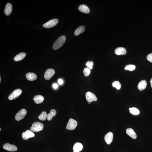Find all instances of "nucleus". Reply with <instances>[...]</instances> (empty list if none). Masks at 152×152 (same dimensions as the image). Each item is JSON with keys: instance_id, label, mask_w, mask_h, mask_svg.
I'll use <instances>...</instances> for the list:
<instances>
[{"instance_id": "7c9ffc66", "label": "nucleus", "mask_w": 152, "mask_h": 152, "mask_svg": "<svg viewBox=\"0 0 152 152\" xmlns=\"http://www.w3.org/2000/svg\"><path fill=\"white\" fill-rule=\"evenodd\" d=\"M58 85L56 83H54L53 85V87L54 89H56L58 87Z\"/></svg>"}, {"instance_id": "5701e85b", "label": "nucleus", "mask_w": 152, "mask_h": 152, "mask_svg": "<svg viewBox=\"0 0 152 152\" xmlns=\"http://www.w3.org/2000/svg\"><path fill=\"white\" fill-rule=\"evenodd\" d=\"M130 113L133 115L136 116L140 113V111L135 107L130 108L129 109Z\"/></svg>"}, {"instance_id": "c85d7f7f", "label": "nucleus", "mask_w": 152, "mask_h": 152, "mask_svg": "<svg viewBox=\"0 0 152 152\" xmlns=\"http://www.w3.org/2000/svg\"><path fill=\"white\" fill-rule=\"evenodd\" d=\"M147 59L149 62H152V53L147 55Z\"/></svg>"}, {"instance_id": "b1692460", "label": "nucleus", "mask_w": 152, "mask_h": 152, "mask_svg": "<svg viewBox=\"0 0 152 152\" xmlns=\"http://www.w3.org/2000/svg\"><path fill=\"white\" fill-rule=\"evenodd\" d=\"M47 114L45 111L43 112L40 115L38 116V118L40 120L44 121L46 120L47 117Z\"/></svg>"}, {"instance_id": "dca6fc26", "label": "nucleus", "mask_w": 152, "mask_h": 152, "mask_svg": "<svg viewBox=\"0 0 152 152\" xmlns=\"http://www.w3.org/2000/svg\"><path fill=\"white\" fill-rule=\"evenodd\" d=\"M27 79L29 81H33L36 80L37 76L35 74L32 72H29L26 75Z\"/></svg>"}, {"instance_id": "4be33fe9", "label": "nucleus", "mask_w": 152, "mask_h": 152, "mask_svg": "<svg viewBox=\"0 0 152 152\" xmlns=\"http://www.w3.org/2000/svg\"><path fill=\"white\" fill-rule=\"evenodd\" d=\"M56 111L55 109H52L50 111V113L47 114V119L48 121H51L53 117L56 116Z\"/></svg>"}, {"instance_id": "bb28decb", "label": "nucleus", "mask_w": 152, "mask_h": 152, "mask_svg": "<svg viewBox=\"0 0 152 152\" xmlns=\"http://www.w3.org/2000/svg\"><path fill=\"white\" fill-rule=\"evenodd\" d=\"M84 76L87 77L89 76L90 73V69L88 67L85 68L84 69L83 72Z\"/></svg>"}, {"instance_id": "473e14b6", "label": "nucleus", "mask_w": 152, "mask_h": 152, "mask_svg": "<svg viewBox=\"0 0 152 152\" xmlns=\"http://www.w3.org/2000/svg\"><path fill=\"white\" fill-rule=\"evenodd\" d=\"M1 77H0V82H1Z\"/></svg>"}, {"instance_id": "4468645a", "label": "nucleus", "mask_w": 152, "mask_h": 152, "mask_svg": "<svg viewBox=\"0 0 152 152\" xmlns=\"http://www.w3.org/2000/svg\"><path fill=\"white\" fill-rule=\"evenodd\" d=\"M78 9L79 11L83 13L88 14L90 12V9L88 7L85 5H82L79 6Z\"/></svg>"}, {"instance_id": "f704fd0d", "label": "nucleus", "mask_w": 152, "mask_h": 152, "mask_svg": "<svg viewBox=\"0 0 152 152\" xmlns=\"http://www.w3.org/2000/svg\"><path fill=\"white\" fill-rule=\"evenodd\" d=\"M89 104H90V103H89Z\"/></svg>"}, {"instance_id": "c756f323", "label": "nucleus", "mask_w": 152, "mask_h": 152, "mask_svg": "<svg viewBox=\"0 0 152 152\" xmlns=\"http://www.w3.org/2000/svg\"><path fill=\"white\" fill-rule=\"evenodd\" d=\"M58 83L59 85H62L63 83V81L62 79H59L58 80Z\"/></svg>"}, {"instance_id": "39448f33", "label": "nucleus", "mask_w": 152, "mask_h": 152, "mask_svg": "<svg viewBox=\"0 0 152 152\" xmlns=\"http://www.w3.org/2000/svg\"><path fill=\"white\" fill-rule=\"evenodd\" d=\"M27 111L26 109H22L18 112L16 115L15 118L17 121H19L24 118L26 115Z\"/></svg>"}, {"instance_id": "2f4dec72", "label": "nucleus", "mask_w": 152, "mask_h": 152, "mask_svg": "<svg viewBox=\"0 0 152 152\" xmlns=\"http://www.w3.org/2000/svg\"><path fill=\"white\" fill-rule=\"evenodd\" d=\"M150 84H151V87L152 88V78L151 79V80H150Z\"/></svg>"}, {"instance_id": "ddd939ff", "label": "nucleus", "mask_w": 152, "mask_h": 152, "mask_svg": "<svg viewBox=\"0 0 152 152\" xmlns=\"http://www.w3.org/2000/svg\"><path fill=\"white\" fill-rule=\"evenodd\" d=\"M126 133L132 138L133 139L137 138V135L133 129L131 128L127 129L126 130Z\"/></svg>"}, {"instance_id": "393cba45", "label": "nucleus", "mask_w": 152, "mask_h": 152, "mask_svg": "<svg viewBox=\"0 0 152 152\" xmlns=\"http://www.w3.org/2000/svg\"><path fill=\"white\" fill-rule=\"evenodd\" d=\"M112 86L113 87L116 88L117 90H120L121 87V85L118 81H115L112 83Z\"/></svg>"}, {"instance_id": "f8f14e48", "label": "nucleus", "mask_w": 152, "mask_h": 152, "mask_svg": "<svg viewBox=\"0 0 152 152\" xmlns=\"http://www.w3.org/2000/svg\"><path fill=\"white\" fill-rule=\"evenodd\" d=\"M12 10V4L9 3L7 4L4 9V13L7 16H9L11 13Z\"/></svg>"}, {"instance_id": "1a4fd4ad", "label": "nucleus", "mask_w": 152, "mask_h": 152, "mask_svg": "<svg viewBox=\"0 0 152 152\" xmlns=\"http://www.w3.org/2000/svg\"><path fill=\"white\" fill-rule=\"evenodd\" d=\"M3 148L7 151L10 152H15L18 150L17 148L13 144H11L8 143H5L3 146Z\"/></svg>"}, {"instance_id": "423d86ee", "label": "nucleus", "mask_w": 152, "mask_h": 152, "mask_svg": "<svg viewBox=\"0 0 152 152\" xmlns=\"http://www.w3.org/2000/svg\"><path fill=\"white\" fill-rule=\"evenodd\" d=\"M22 90L20 89H17L14 90L8 97V99L11 100L16 98L21 95Z\"/></svg>"}, {"instance_id": "2eb2a0df", "label": "nucleus", "mask_w": 152, "mask_h": 152, "mask_svg": "<svg viewBox=\"0 0 152 152\" xmlns=\"http://www.w3.org/2000/svg\"><path fill=\"white\" fill-rule=\"evenodd\" d=\"M115 53L117 55H125L126 51L124 48L120 47L116 48L115 51Z\"/></svg>"}, {"instance_id": "7ed1b4c3", "label": "nucleus", "mask_w": 152, "mask_h": 152, "mask_svg": "<svg viewBox=\"0 0 152 152\" xmlns=\"http://www.w3.org/2000/svg\"><path fill=\"white\" fill-rule=\"evenodd\" d=\"M58 22V19H52L44 24L43 27L44 28L47 29L51 28L56 26Z\"/></svg>"}, {"instance_id": "f257e3e1", "label": "nucleus", "mask_w": 152, "mask_h": 152, "mask_svg": "<svg viewBox=\"0 0 152 152\" xmlns=\"http://www.w3.org/2000/svg\"><path fill=\"white\" fill-rule=\"evenodd\" d=\"M66 40V37L64 35L59 37L55 41L53 45V48L54 50H57L60 48L64 44Z\"/></svg>"}, {"instance_id": "9d476101", "label": "nucleus", "mask_w": 152, "mask_h": 152, "mask_svg": "<svg viewBox=\"0 0 152 152\" xmlns=\"http://www.w3.org/2000/svg\"><path fill=\"white\" fill-rule=\"evenodd\" d=\"M35 134L32 131L29 130H27L26 132L22 133V137L24 140H27L30 138L35 137Z\"/></svg>"}, {"instance_id": "a211bd4d", "label": "nucleus", "mask_w": 152, "mask_h": 152, "mask_svg": "<svg viewBox=\"0 0 152 152\" xmlns=\"http://www.w3.org/2000/svg\"><path fill=\"white\" fill-rule=\"evenodd\" d=\"M147 83L145 80H141L138 85V88L139 90L142 91L144 90L147 87Z\"/></svg>"}, {"instance_id": "6ab92c4d", "label": "nucleus", "mask_w": 152, "mask_h": 152, "mask_svg": "<svg viewBox=\"0 0 152 152\" xmlns=\"http://www.w3.org/2000/svg\"><path fill=\"white\" fill-rule=\"evenodd\" d=\"M33 100L35 103L37 104L41 103L43 101L44 97L42 95H37L34 97Z\"/></svg>"}, {"instance_id": "412c9836", "label": "nucleus", "mask_w": 152, "mask_h": 152, "mask_svg": "<svg viewBox=\"0 0 152 152\" xmlns=\"http://www.w3.org/2000/svg\"><path fill=\"white\" fill-rule=\"evenodd\" d=\"M85 29V27L84 26H81L78 28L76 30H75L74 34L76 36H78L80 35L84 32Z\"/></svg>"}, {"instance_id": "72a5a7b5", "label": "nucleus", "mask_w": 152, "mask_h": 152, "mask_svg": "<svg viewBox=\"0 0 152 152\" xmlns=\"http://www.w3.org/2000/svg\"><path fill=\"white\" fill-rule=\"evenodd\" d=\"M1 128H0V131H1Z\"/></svg>"}, {"instance_id": "cd10ccee", "label": "nucleus", "mask_w": 152, "mask_h": 152, "mask_svg": "<svg viewBox=\"0 0 152 152\" xmlns=\"http://www.w3.org/2000/svg\"><path fill=\"white\" fill-rule=\"evenodd\" d=\"M94 64L93 62L92 61H88L86 63V66L90 69H93Z\"/></svg>"}, {"instance_id": "aec40b11", "label": "nucleus", "mask_w": 152, "mask_h": 152, "mask_svg": "<svg viewBox=\"0 0 152 152\" xmlns=\"http://www.w3.org/2000/svg\"><path fill=\"white\" fill-rule=\"evenodd\" d=\"M26 56V54L24 52H21L16 55L14 58V61L16 62L20 61L23 59Z\"/></svg>"}, {"instance_id": "6e6552de", "label": "nucleus", "mask_w": 152, "mask_h": 152, "mask_svg": "<svg viewBox=\"0 0 152 152\" xmlns=\"http://www.w3.org/2000/svg\"><path fill=\"white\" fill-rule=\"evenodd\" d=\"M55 73L54 70L52 69H48L45 72L44 77L46 80H49L52 77Z\"/></svg>"}, {"instance_id": "20e7f679", "label": "nucleus", "mask_w": 152, "mask_h": 152, "mask_svg": "<svg viewBox=\"0 0 152 152\" xmlns=\"http://www.w3.org/2000/svg\"><path fill=\"white\" fill-rule=\"evenodd\" d=\"M77 122L73 119H70L68 122L66 129L69 130H73L76 128L77 126Z\"/></svg>"}, {"instance_id": "f3484780", "label": "nucleus", "mask_w": 152, "mask_h": 152, "mask_svg": "<svg viewBox=\"0 0 152 152\" xmlns=\"http://www.w3.org/2000/svg\"><path fill=\"white\" fill-rule=\"evenodd\" d=\"M83 146L79 143H75L73 146L74 152H79L83 149Z\"/></svg>"}, {"instance_id": "9b49d317", "label": "nucleus", "mask_w": 152, "mask_h": 152, "mask_svg": "<svg viewBox=\"0 0 152 152\" xmlns=\"http://www.w3.org/2000/svg\"><path fill=\"white\" fill-rule=\"evenodd\" d=\"M113 133L109 132L106 134L105 137V140L108 144H110L113 141Z\"/></svg>"}, {"instance_id": "a878e982", "label": "nucleus", "mask_w": 152, "mask_h": 152, "mask_svg": "<svg viewBox=\"0 0 152 152\" xmlns=\"http://www.w3.org/2000/svg\"><path fill=\"white\" fill-rule=\"evenodd\" d=\"M136 69V66L134 65H128L125 67V69L126 70L133 71Z\"/></svg>"}, {"instance_id": "0eeeda50", "label": "nucleus", "mask_w": 152, "mask_h": 152, "mask_svg": "<svg viewBox=\"0 0 152 152\" xmlns=\"http://www.w3.org/2000/svg\"><path fill=\"white\" fill-rule=\"evenodd\" d=\"M86 97L87 101L89 103H91L93 101H96L97 100V98L96 95L90 92H86Z\"/></svg>"}, {"instance_id": "f03ea898", "label": "nucleus", "mask_w": 152, "mask_h": 152, "mask_svg": "<svg viewBox=\"0 0 152 152\" xmlns=\"http://www.w3.org/2000/svg\"><path fill=\"white\" fill-rule=\"evenodd\" d=\"M44 125L41 122H36L32 124L31 127V131L33 132H39L42 130L43 129Z\"/></svg>"}]
</instances>
